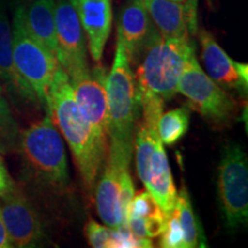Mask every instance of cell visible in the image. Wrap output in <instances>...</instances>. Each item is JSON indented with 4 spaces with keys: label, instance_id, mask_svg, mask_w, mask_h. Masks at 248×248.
Wrapping results in <instances>:
<instances>
[{
    "label": "cell",
    "instance_id": "6da1fadb",
    "mask_svg": "<svg viewBox=\"0 0 248 248\" xmlns=\"http://www.w3.org/2000/svg\"><path fill=\"white\" fill-rule=\"evenodd\" d=\"M47 115L69 145L75 164L89 194L108 151L107 139L101 138L80 111L74 97L69 77L59 66L46 100Z\"/></svg>",
    "mask_w": 248,
    "mask_h": 248
},
{
    "label": "cell",
    "instance_id": "7a4b0ae2",
    "mask_svg": "<svg viewBox=\"0 0 248 248\" xmlns=\"http://www.w3.org/2000/svg\"><path fill=\"white\" fill-rule=\"evenodd\" d=\"M193 55L195 45L191 38H163L159 35L148 46L135 78L145 124L156 128L164 101L178 92V80Z\"/></svg>",
    "mask_w": 248,
    "mask_h": 248
},
{
    "label": "cell",
    "instance_id": "3957f363",
    "mask_svg": "<svg viewBox=\"0 0 248 248\" xmlns=\"http://www.w3.org/2000/svg\"><path fill=\"white\" fill-rule=\"evenodd\" d=\"M108 104V161L120 169L129 168L132 159L133 129L138 100L136 83L123 45L117 40L113 66L106 78Z\"/></svg>",
    "mask_w": 248,
    "mask_h": 248
},
{
    "label": "cell",
    "instance_id": "277c9868",
    "mask_svg": "<svg viewBox=\"0 0 248 248\" xmlns=\"http://www.w3.org/2000/svg\"><path fill=\"white\" fill-rule=\"evenodd\" d=\"M18 145L31 177L48 187H66L69 182L66 150L49 116L24 130L18 137Z\"/></svg>",
    "mask_w": 248,
    "mask_h": 248
},
{
    "label": "cell",
    "instance_id": "5b68a950",
    "mask_svg": "<svg viewBox=\"0 0 248 248\" xmlns=\"http://www.w3.org/2000/svg\"><path fill=\"white\" fill-rule=\"evenodd\" d=\"M133 147L138 177L167 215L175 207L178 193L156 128L142 123Z\"/></svg>",
    "mask_w": 248,
    "mask_h": 248
},
{
    "label": "cell",
    "instance_id": "8992f818",
    "mask_svg": "<svg viewBox=\"0 0 248 248\" xmlns=\"http://www.w3.org/2000/svg\"><path fill=\"white\" fill-rule=\"evenodd\" d=\"M12 40L14 63L18 74L33 90L39 104L46 108L48 90L59 62L47 48L28 32L18 7H15L14 12Z\"/></svg>",
    "mask_w": 248,
    "mask_h": 248
},
{
    "label": "cell",
    "instance_id": "52a82bcc",
    "mask_svg": "<svg viewBox=\"0 0 248 248\" xmlns=\"http://www.w3.org/2000/svg\"><path fill=\"white\" fill-rule=\"evenodd\" d=\"M177 91L185 95L191 108L217 126L229 125L237 116V101L201 69L195 55L186 64Z\"/></svg>",
    "mask_w": 248,
    "mask_h": 248
},
{
    "label": "cell",
    "instance_id": "ba28073f",
    "mask_svg": "<svg viewBox=\"0 0 248 248\" xmlns=\"http://www.w3.org/2000/svg\"><path fill=\"white\" fill-rule=\"evenodd\" d=\"M217 188L225 224L237 229L247 224L248 167L247 155L238 144H228L217 170Z\"/></svg>",
    "mask_w": 248,
    "mask_h": 248
},
{
    "label": "cell",
    "instance_id": "9c48e42d",
    "mask_svg": "<svg viewBox=\"0 0 248 248\" xmlns=\"http://www.w3.org/2000/svg\"><path fill=\"white\" fill-rule=\"evenodd\" d=\"M57 59L70 82L89 73L85 33L76 7L68 0H55Z\"/></svg>",
    "mask_w": 248,
    "mask_h": 248
},
{
    "label": "cell",
    "instance_id": "30bf717a",
    "mask_svg": "<svg viewBox=\"0 0 248 248\" xmlns=\"http://www.w3.org/2000/svg\"><path fill=\"white\" fill-rule=\"evenodd\" d=\"M1 216L12 247H37L45 233L38 214L16 185L1 195Z\"/></svg>",
    "mask_w": 248,
    "mask_h": 248
},
{
    "label": "cell",
    "instance_id": "8fae6325",
    "mask_svg": "<svg viewBox=\"0 0 248 248\" xmlns=\"http://www.w3.org/2000/svg\"><path fill=\"white\" fill-rule=\"evenodd\" d=\"M107 71L100 62L86 75L70 82L74 97L80 111L101 138L108 135V104L106 91Z\"/></svg>",
    "mask_w": 248,
    "mask_h": 248
},
{
    "label": "cell",
    "instance_id": "7c38bea8",
    "mask_svg": "<svg viewBox=\"0 0 248 248\" xmlns=\"http://www.w3.org/2000/svg\"><path fill=\"white\" fill-rule=\"evenodd\" d=\"M159 35L141 0H128L120 13L117 40L123 45L130 63H138Z\"/></svg>",
    "mask_w": 248,
    "mask_h": 248
},
{
    "label": "cell",
    "instance_id": "4fadbf2b",
    "mask_svg": "<svg viewBox=\"0 0 248 248\" xmlns=\"http://www.w3.org/2000/svg\"><path fill=\"white\" fill-rule=\"evenodd\" d=\"M152 22L163 38H191L198 31L197 6L192 0L185 4L173 0H141Z\"/></svg>",
    "mask_w": 248,
    "mask_h": 248
},
{
    "label": "cell",
    "instance_id": "5bb4252c",
    "mask_svg": "<svg viewBox=\"0 0 248 248\" xmlns=\"http://www.w3.org/2000/svg\"><path fill=\"white\" fill-rule=\"evenodd\" d=\"M76 11L88 38L90 54L93 61L100 62L113 23L111 0H78Z\"/></svg>",
    "mask_w": 248,
    "mask_h": 248
},
{
    "label": "cell",
    "instance_id": "9a60e30c",
    "mask_svg": "<svg viewBox=\"0 0 248 248\" xmlns=\"http://www.w3.org/2000/svg\"><path fill=\"white\" fill-rule=\"evenodd\" d=\"M201 45V59L206 67L208 76L221 88L235 90L241 95H246L247 86L241 82L234 60L225 53L216 39L208 31L202 30L199 33Z\"/></svg>",
    "mask_w": 248,
    "mask_h": 248
},
{
    "label": "cell",
    "instance_id": "2e32d148",
    "mask_svg": "<svg viewBox=\"0 0 248 248\" xmlns=\"http://www.w3.org/2000/svg\"><path fill=\"white\" fill-rule=\"evenodd\" d=\"M0 80L4 83L11 94L24 102L37 104L33 90L18 74L13 59L12 27L5 9L0 6Z\"/></svg>",
    "mask_w": 248,
    "mask_h": 248
},
{
    "label": "cell",
    "instance_id": "e0dca14e",
    "mask_svg": "<svg viewBox=\"0 0 248 248\" xmlns=\"http://www.w3.org/2000/svg\"><path fill=\"white\" fill-rule=\"evenodd\" d=\"M167 215L148 191L133 195L129 206L128 225L139 238L159 237L164 230Z\"/></svg>",
    "mask_w": 248,
    "mask_h": 248
},
{
    "label": "cell",
    "instance_id": "ac0fdd59",
    "mask_svg": "<svg viewBox=\"0 0 248 248\" xmlns=\"http://www.w3.org/2000/svg\"><path fill=\"white\" fill-rule=\"evenodd\" d=\"M17 7L20 8L28 32L57 58L55 0H35Z\"/></svg>",
    "mask_w": 248,
    "mask_h": 248
},
{
    "label": "cell",
    "instance_id": "d6986e66",
    "mask_svg": "<svg viewBox=\"0 0 248 248\" xmlns=\"http://www.w3.org/2000/svg\"><path fill=\"white\" fill-rule=\"evenodd\" d=\"M122 170L124 169H120L108 161L95 191L99 217L105 224L113 229L120 228L121 225L120 175Z\"/></svg>",
    "mask_w": 248,
    "mask_h": 248
},
{
    "label": "cell",
    "instance_id": "ffe728a7",
    "mask_svg": "<svg viewBox=\"0 0 248 248\" xmlns=\"http://www.w3.org/2000/svg\"><path fill=\"white\" fill-rule=\"evenodd\" d=\"M175 209L177 212L179 224L184 234L185 248L207 247L206 237H204L200 223L195 217L190 195L184 185L177 195Z\"/></svg>",
    "mask_w": 248,
    "mask_h": 248
},
{
    "label": "cell",
    "instance_id": "44dd1931",
    "mask_svg": "<svg viewBox=\"0 0 248 248\" xmlns=\"http://www.w3.org/2000/svg\"><path fill=\"white\" fill-rule=\"evenodd\" d=\"M190 126V110L187 107L176 108L159 117L156 131L162 144L173 145L181 140Z\"/></svg>",
    "mask_w": 248,
    "mask_h": 248
},
{
    "label": "cell",
    "instance_id": "7402d4cb",
    "mask_svg": "<svg viewBox=\"0 0 248 248\" xmlns=\"http://www.w3.org/2000/svg\"><path fill=\"white\" fill-rule=\"evenodd\" d=\"M18 128L0 84V153L13 151L18 144Z\"/></svg>",
    "mask_w": 248,
    "mask_h": 248
},
{
    "label": "cell",
    "instance_id": "603a6c76",
    "mask_svg": "<svg viewBox=\"0 0 248 248\" xmlns=\"http://www.w3.org/2000/svg\"><path fill=\"white\" fill-rule=\"evenodd\" d=\"M160 239V247L162 248H185L184 234L179 224L177 212L175 207L167 214L166 225Z\"/></svg>",
    "mask_w": 248,
    "mask_h": 248
},
{
    "label": "cell",
    "instance_id": "cb8c5ba5",
    "mask_svg": "<svg viewBox=\"0 0 248 248\" xmlns=\"http://www.w3.org/2000/svg\"><path fill=\"white\" fill-rule=\"evenodd\" d=\"M130 247H153L150 238H139L130 231L129 228H111L109 247L108 248H130Z\"/></svg>",
    "mask_w": 248,
    "mask_h": 248
},
{
    "label": "cell",
    "instance_id": "d4e9b609",
    "mask_svg": "<svg viewBox=\"0 0 248 248\" xmlns=\"http://www.w3.org/2000/svg\"><path fill=\"white\" fill-rule=\"evenodd\" d=\"M135 195V187L129 169H124L120 175V208H121V225L120 228H129L128 214L129 206Z\"/></svg>",
    "mask_w": 248,
    "mask_h": 248
},
{
    "label": "cell",
    "instance_id": "484cf974",
    "mask_svg": "<svg viewBox=\"0 0 248 248\" xmlns=\"http://www.w3.org/2000/svg\"><path fill=\"white\" fill-rule=\"evenodd\" d=\"M85 237L88 239L90 246L94 248H108L109 247L111 228L109 226L100 225L93 219L86 223Z\"/></svg>",
    "mask_w": 248,
    "mask_h": 248
},
{
    "label": "cell",
    "instance_id": "4316f807",
    "mask_svg": "<svg viewBox=\"0 0 248 248\" xmlns=\"http://www.w3.org/2000/svg\"><path fill=\"white\" fill-rule=\"evenodd\" d=\"M13 185L14 183L9 176L1 155H0V197L4 195Z\"/></svg>",
    "mask_w": 248,
    "mask_h": 248
},
{
    "label": "cell",
    "instance_id": "83f0119b",
    "mask_svg": "<svg viewBox=\"0 0 248 248\" xmlns=\"http://www.w3.org/2000/svg\"><path fill=\"white\" fill-rule=\"evenodd\" d=\"M12 245L9 243L7 232H6L4 221H2L1 209H0V248H11Z\"/></svg>",
    "mask_w": 248,
    "mask_h": 248
},
{
    "label": "cell",
    "instance_id": "f1b7e54d",
    "mask_svg": "<svg viewBox=\"0 0 248 248\" xmlns=\"http://www.w3.org/2000/svg\"><path fill=\"white\" fill-rule=\"evenodd\" d=\"M32 1H35V0H11L12 4L15 5V7H17V6H26Z\"/></svg>",
    "mask_w": 248,
    "mask_h": 248
},
{
    "label": "cell",
    "instance_id": "f546056e",
    "mask_svg": "<svg viewBox=\"0 0 248 248\" xmlns=\"http://www.w3.org/2000/svg\"><path fill=\"white\" fill-rule=\"evenodd\" d=\"M68 1L71 2V4H73L76 7V5H77V2H78V0H68Z\"/></svg>",
    "mask_w": 248,
    "mask_h": 248
},
{
    "label": "cell",
    "instance_id": "4dcf8cb0",
    "mask_svg": "<svg viewBox=\"0 0 248 248\" xmlns=\"http://www.w3.org/2000/svg\"><path fill=\"white\" fill-rule=\"evenodd\" d=\"M173 1H178V2H184V0H173Z\"/></svg>",
    "mask_w": 248,
    "mask_h": 248
}]
</instances>
